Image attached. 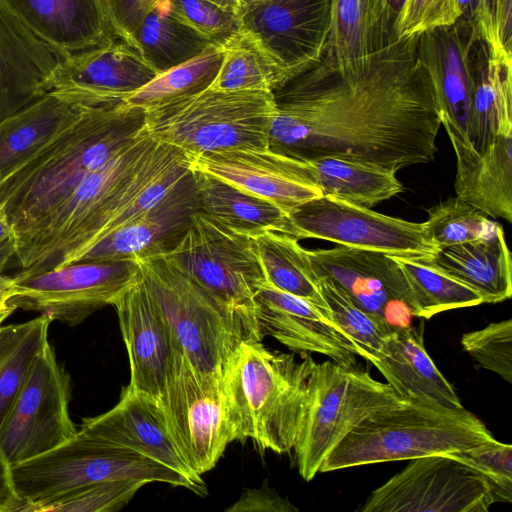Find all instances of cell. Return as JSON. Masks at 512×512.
<instances>
[{
  "label": "cell",
  "mask_w": 512,
  "mask_h": 512,
  "mask_svg": "<svg viewBox=\"0 0 512 512\" xmlns=\"http://www.w3.org/2000/svg\"><path fill=\"white\" fill-rule=\"evenodd\" d=\"M417 36L397 38L356 76L325 52L274 92L269 148L302 160L334 157L395 172L434 160L441 113L417 56Z\"/></svg>",
  "instance_id": "obj_1"
},
{
  "label": "cell",
  "mask_w": 512,
  "mask_h": 512,
  "mask_svg": "<svg viewBox=\"0 0 512 512\" xmlns=\"http://www.w3.org/2000/svg\"><path fill=\"white\" fill-rule=\"evenodd\" d=\"M184 151L141 135L89 174L52 213L17 239L21 274H36L75 262L112 229L143 187Z\"/></svg>",
  "instance_id": "obj_2"
},
{
  "label": "cell",
  "mask_w": 512,
  "mask_h": 512,
  "mask_svg": "<svg viewBox=\"0 0 512 512\" xmlns=\"http://www.w3.org/2000/svg\"><path fill=\"white\" fill-rule=\"evenodd\" d=\"M146 128V112L126 101L88 108L44 149L0 180L4 207L16 238L22 237L92 172L135 141Z\"/></svg>",
  "instance_id": "obj_3"
},
{
  "label": "cell",
  "mask_w": 512,
  "mask_h": 512,
  "mask_svg": "<svg viewBox=\"0 0 512 512\" xmlns=\"http://www.w3.org/2000/svg\"><path fill=\"white\" fill-rule=\"evenodd\" d=\"M316 362L244 339L231 354L222 384L235 441L252 439L282 454L296 442L307 406L308 379Z\"/></svg>",
  "instance_id": "obj_4"
},
{
  "label": "cell",
  "mask_w": 512,
  "mask_h": 512,
  "mask_svg": "<svg viewBox=\"0 0 512 512\" xmlns=\"http://www.w3.org/2000/svg\"><path fill=\"white\" fill-rule=\"evenodd\" d=\"M494 440L486 425L465 408L407 400L361 422L330 452L319 472L451 454Z\"/></svg>",
  "instance_id": "obj_5"
},
{
  "label": "cell",
  "mask_w": 512,
  "mask_h": 512,
  "mask_svg": "<svg viewBox=\"0 0 512 512\" xmlns=\"http://www.w3.org/2000/svg\"><path fill=\"white\" fill-rule=\"evenodd\" d=\"M276 112L273 92L208 88L146 112L156 140L189 156L232 149L269 148Z\"/></svg>",
  "instance_id": "obj_6"
},
{
  "label": "cell",
  "mask_w": 512,
  "mask_h": 512,
  "mask_svg": "<svg viewBox=\"0 0 512 512\" xmlns=\"http://www.w3.org/2000/svg\"><path fill=\"white\" fill-rule=\"evenodd\" d=\"M11 476L22 500L19 512L67 491L113 480L163 482L200 496L207 493L206 488L165 465L80 430L58 447L11 466Z\"/></svg>",
  "instance_id": "obj_7"
},
{
  "label": "cell",
  "mask_w": 512,
  "mask_h": 512,
  "mask_svg": "<svg viewBox=\"0 0 512 512\" xmlns=\"http://www.w3.org/2000/svg\"><path fill=\"white\" fill-rule=\"evenodd\" d=\"M135 261L186 361L201 374L222 377L247 339L236 315L162 253Z\"/></svg>",
  "instance_id": "obj_8"
},
{
  "label": "cell",
  "mask_w": 512,
  "mask_h": 512,
  "mask_svg": "<svg viewBox=\"0 0 512 512\" xmlns=\"http://www.w3.org/2000/svg\"><path fill=\"white\" fill-rule=\"evenodd\" d=\"M406 401L358 365L344 367L331 360L315 363L293 447L301 477L312 480L330 452L373 413Z\"/></svg>",
  "instance_id": "obj_9"
},
{
  "label": "cell",
  "mask_w": 512,
  "mask_h": 512,
  "mask_svg": "<svg viewBox=\"0 0 512 512\" xmlns=\"http://www.w3.org/2000/svg\"><path fill=\"white\" fill-rule=\"evenodd\" d=\"M162 254L232 310L247 339L262 340L253 298L266 278L251 237L198 210L180 238Z\"/></svg>",
  "instance_id": "obj_10"
},
{
  "label": "cell",
  "mask_w": 512,
  "mask_h": 512,
  "mask_svg": "<svg viewBox=\"0 0 512 512\" xmlns=\"http://www.w3.org/2000/svg\"><path fill=\"white\" fill-rule=\"evenodd\" d=\"M70 396V376L48 341L32 362L0 428V452L10 466L42 455L75 435Z\"/></svg>",
  "instance_id": "obj_11"
},
{
  "label": "cell",
  "mask_w": 512,
  "mask_h": 512,
  "mask_svg": "<svg viewBox=\"0 0 512 512\" xmlns=\"http://www.w3.org/2000/svg\"><path fill=\"white\" fill-rule=\"evenodd\" d=\"M138 273L133 259L79 261L36 274L18 272L10 304L15 310L37 311L51 321L76 326L112 305Z\"/></svg>",
  "instance_id": "obj_12"
},
{
  "label": "cell",
  "mask_w": 512,
  "mask_h": 512,
  "mask_svg": "<svg viewBox=\"0 0 512 512\" xmlns=\"http://www.w3.org/2000/svg\"><path fill=\"white\" fill-rule=\"evenodd\" d=\"M288 215L298 240L316 238L414 259H430L439 251L424 222L391 217L324 195L297 206Z\"/></svg>",
  "instance_id": "obj_13"
},
{
  "label": "cell",
  "mask_w": 512,
  "mask_h": 512,
  "mask_svg": "<svg viewBox=\"0 0 512 512\" xmlns=\"http://www.w3.org/2000/svg\"><path fill=\"white\" fill-rule=\"evenodd\" d=\"M494 499L486 480L452 454L410 463L371 492L361 512H487Z\"/></svg>",
  "instance_id": "obj_14"
},
{
  "label": "cell",
  "mask_w": 512,
  "mask_h": 512,
  "mask_svg": "<svg viewBox=\"0 0 512 512\" xmlns=\"http://www.w3.org/2000/svg\"><path fill=\"white\" fill-rule=\"evenodd\" d=\"M158 401L191 470L201 476L214 468L235 441L222 377L201 374L183 358Z\"/></svg>",
  "instance_id": "obj_15"
},
{
  "label": "cell",
  "mask_w": 512,
  "mask_h": 512,
  "mask_svg": "<svg viewBox=\"0 0 512 512\" xmlns=\"http://www.w3.org/2000/svg\"><path fill=\"white\" fill-rule=\"evenodd\" d=\"M331 9L332 0H261L242 8V29L271 57L287 83L324 55Z\"/></svg>",
  "instance_id": "obj_16"
},
{
  "label": "cell",
  "mask_w": 512,
  "mask_h": 512,
  "mask_svg": "<svg viewBox=\"0 0 512 512\" xmlns=\"http://www.w3.org/2000/svg\"><path fill=\"white\" fill-rule=\"evenodd\" d=\"M112 306L129 358L128 385L159 400L184 356L140 272Z\"/></svg>",
  "instance_id": "obj_17"
},
{
  "label": "cell",
  "mask_w": 512,
  "mask_h": 512,
  "mask_svg": "<svg viewBox=\"0 0 512 512\" xmlns=\"http://www.w3.org/2000/svg\"><path fill=\"white\" fill-rule=\"evenodd\" d=\"M192 170L213 175L289 213L322 196L308 161L271 148L232 149L191 156Z\"/></svg>",
  "instance_id": "obj_18"
},
{
  "label": "cell",
  "mask_w": 512,
  "mask_h": 512,
  "mask_svg": "<svg viewBox=\"0 0 512 512\" xmlns=\"http://www.w3.org/2000/svg\"><path fill=\"white\" fill-rule=\"evenodd\" d=\"M253 300L261 339L271 336L291 350L322 354L344 367L357 365L356 344L329 312L267 281Z\"/></svg>",
  "instance_id": "obj_19"
},
{
  "label": "cell",
  "mask_w": 512,
  "mask_h": 512,
  "mask_svg": "<svg viewBox=\"0 0 512 512\" xmlns=\"http://www.w3.org/2000/svg\"><path fill=\"white\" fill-rule=\"evenodd\" d=\"M315 278L338 283L352 300L376 319L389 322L392 307H405L415 314V303L403 271L392 255L343 245L307 250Z\"/></svg>",
  "instance_id": "obj_20"
},
{
  "label": "cell",
  "mask_w": 512,
  "mask_h": 512,
  "mask_svg": "<svg viewBox=\"0 0 512 512\" xmlns=\"http://www.w3.org/2000/svg\"><path fill=\"white\" fill-rule=\"evenodd\" d=\"M478 36L473 25L458 20L453 25L419 34L416 46L433 86L442 126L452 129L468 144L474 86L473 47Z\"/></svg>",
  "instance_id": "obj_21"
},
{
  "label": "cell",
  "mask_w": 512,
  "mask_h": 512,
  "mask_svg": "<svg viewBox=\"0 0 512 512\" xmlns=\"http://www.w3.org/2000/svg\"><path fill=\"white\" fill-rule=\"evenodd\" d=\"M100 441L123 447L165 465L206 488L174 441L158 400L132 389L121 392L119 402L109 411L84 418L79 429Z\"/></svg>",
  "instance_id": "obj_22"
},
{
  "label": "cell",
  "mask_w": 512,
  "mask_h": 512,
  "mask_svg": "<svg viewBox=\"0 0 512 512\" xmlns=\"http://www.w3.org/2000/svg\"><path fill=\"white\" fill-rule=\"evenodd\" d=\"M156 75L133 47L114 40L60 58L47 91H71L99 105L125 100Z\"/></svg>",
  "instance_id": "obj_23"
},
{
  "label": "cell",
  "mask_w": 512,
  "mask_h": 512,
  "mask_svg": "<svg viewBox=\"0 0 512 512\" xmlns=\"http://www.w3.org/2000/svg\"><path fill=\"white\" fill-rule=\"evenodd\" d=\"M196 211L198 203L191 170L150 209L112 230L79 261L136 260L164 253L184 233Z\"/></svg>",
  "instance_id": "obj_24"
},
{
  "label": "cell",
  "mask_w": 512,
  "mask_h": 512,
  "mask_svg": "<svg viewBox=\"0 0 512 512\" xmlns=\"http://www.w3.org/2000/svg\"><path fill=\"white\" fill-rule=\"evenodd\" d=\"M60 58L116 40L104 0H1Z\"/></svg>",
  "instance_id": "obj_25"
},
{
  "label": "cell",
  "mask_w": 512,
  "mask_h": 512,
  "mask_svg": "<svg viewBox=\"0 0 512 512\" xmlns=\"http://www.w3.org/2000/svg\"><path fill=\"white\" fill-rule=\"evenodd\" d=\"M92 104L66 90H50L0 121V180L73 125Z\"/></svg>",
  "instance_id": "obj_26"
},
{
  "label": "cell",
  "mask_w": 512,
  "mask_h": 512,
  "mask_svg": "<svg viewBox=\"0 0 512 512\" xmlns=\"http://www.w3.org/2000/svg\"><path fill=\"white\" fill-rule=\"evenodd\" d=\"M369 362L405 400L448 409L464 408L453 386L427 353L422 325L393 328L380 351Z\"/></svg>",
  "instance_id": "obj_27"
},
{
  "label": "cell",
  "mask_w": 512,
  "mask_h": 512,
  "mask_svg": "<svg viewBox=\"0 0 512 512\" xmlns=\"http://www.w3.org/2000/svg\"><path fill=\"white\" fill-rule=\"evenodd\" d=\"M59 59L0 0V121L48 92Z\"/></svg>",
  "instance_id": "obj_28"
},
{
  "label": "cell",
  "mask_w": 512,
  "mask_h": 512,
  "mask_svg": "<svg viewBox=\"0 0 512 512\" xmlns=\"http://www.w3.org/2000/svg\"><path fill=\"white\" fill-rule=\"evenodd\" d=\"M456 155L455 193L485 215L512 222V133L477 152L444 127Z\"/></svg>",
  "instance_id": "obj_29"
},
{
  "label": "cell",
  "mask_w": 512,
  "mask_h": 512,
  "mask_svg": "<svg viewBox=\"0 0 512 512\" xmlns=\"http://www.w3.org/2000/svg\"><path fill=\"white\" fill-rule=\"evenodd\" d=\"M326 53L344 75L356 76L395 39L390 0H332Z\"/></svg>",
  "instance_id": "obj_30"
},
{
  "label": "cell",
  "mask_w": 512,
  "mask_h": 512,
  "mask_svg": "<svg viewBox=\"0 0 512 512\" xmlns=\"http://www.w3.org/2000/svg\"><path fill=\"white\" fill-rule=\"evenodd\" d=\"M473 66L468 139L481 153L498 136L512 133V58L494 54L478 36Z\"/></svg>",
  "instance_id": "obj_31"
},
{
  "label": "cell",
  "mask_w": 512,
  "mask_h": 512,
  "mask_svg": "<svg viewBox=\"0 0 512 512\" xmlns=\"http://www.w3.org/2000/svg\"><path fill=\"white\" fill-rule=\"evenodd\" d=\"M424 260L472 288L483 303H498L512 296V260L500 224L486 237L441 248Z\"/></svg>",
  "instance_id": "obj_32"
},
{
  "label": "cell",
  "mask_w": 512,
  "mask_h": 512,
  "mask_svg": "<svg viewBox=\"0 0 512 512\" xmlns=\"http://www.w3.org/2000/svg\"><path fill=\"white\" fill-rule=\"evenodd\" d=\"M192 172L199 211L249 237L264 231L295 237L288 213L277 205L213 175Z\"/></svg>",
  "instance_id": "obj_33"
},
{
  "label": "cell",
  "mask_w": 512,
  "mask_h": 512,
  "mask_svg": "<svg viewBox=\"0 0 512 512\" xmlns=\"http://www.w3.org/2000/svg\"><path fill=\"white\" fill-rule=\"evenodd\" d=\"M308 162L324 196L371 208L403 191L395 171L373 163L334 157Z\"/></svg>",
  "instance_id": "obj_34"
},
{
  "label": "cell",
  "mask_w": 512,
  "mask_h": 512,
  "mask_svg": "<svg viewBox=\"0 0 512 512\" xmlns=\"http://www.w3.org/2000/svg\"><path fill=\"white\" fill-rule=\"evenodd\" d=\"M129 45L157 74L183 64L216 46L175 17L161 0L142 20Z\"/></svg>",
  "instance_id": "obj_35"
},
{
  "label": "cell",
  "mask_w": 512,
  "mask_h": 512,
  "mask_svg": "<svg viewBox=\"0 0 512 512\" xmlns=\"http://www.w3.org/2000/svg\"><path fill=\"white\" fill-rule=\"evenodd\" d=\"M251 238L268 283L330 313L315 283L305 248L297 238L274 231H264Z\"/></svg>",
  "instance_id": "obj_36"
},
{
  "label": "cell",
  "mask_w": 512,
  "mask_h": 512,
  "mask_svg": "<svg viewBox=\"0 0 512 512\" xmlns=\"http://www.w3.org/2000/svg\"><path fill=\"white\" fill-rule=\"evenodd\" d=\"M218 74L210 86L223 91L275 92L286 84L283 72L257 41L243 29L224 47Z\"/></svg>",
  "instance_id": "obj_37"
},
{
  "label": "cell",
  "mask_w": 512,
  "mask_h": 512,
  "mask_svg": "<svg viewBox=\"0 0 512 512\" xmlns=\"http://www.w3.org/2000/svg\"><path fill=\"white\" fill-rule=\"evenodd\" d=\"M223 56V47L212 46L199 56L156 75L124 101L147 112L198 94L214 82Z\"/></svg>",
  "instance_id": "obj_38"
},
{
  "label": "cell",
  "mask_w": 512,
  "mask_h": 512,
  "mask_svg": "<svg viewBox=\"0 0 512 512\" xmlns=\"http://www.w3.org/2000/svg\"><path fill=\"white\" fill-rule=\"evenodd\" d=\"M52 321L41 315L0 326V428L37 354L48 342Z\"/></svg>",
  "instance_id": "obj_39"
},
{
  "label": "cell",
  "mask_w": 512,
  "mask_h": 512,
  "mask_svg": "<svg viewBox=\"0 0 512 512\" xmlns=\"http://www.w3.org/2000/svg\"><path fill=\"white\" fill-rule=\"evenodd\" d=\"M393 257L403 271L413 296L414 316L430 319L447 310L483 304L482 297L476 291L435 268L427 260Z\"/></svg>",
  "instance_id": "obj_40"
},
{
  "label": "cell",
  "mask_w": 512,
  "mask_h": 512,
  "mask_svg": "<svg viewBox=\"0 0 512 512\" xmlns=\"http://www.w3.org/2000/svg\"><path fill=\"white\" fill-rule=\"evenodd\" d=\"M315 283L335 322L354 341L359 356L369 362L380 351L393 327L359 307L332 279L319 277L315 278Z\"/></svg>",
  "instance_id": "obj_41"
},
{
  "label": "cell",
  "mask_w": 512,
  "mask_h": 512,
  "mask_svg": "<svg viewBox=\"0 0 512 512\" xmlns=\"http://www.w3.org/2000/svg\"><path fill=\"white\" fill-rule=\"evenodd\" d=\"M427 212L425 227L439 249L486 237L499 225L457 196L432 206Z\"/></svg>",
  "instance_id": "obj_42"
},
{
  "label": "cell",
  "mask_w": 512,
  "mask_h": 512,
  "mask_svg": "<svg viewBox=\"0 0 512 512\" xmlns=\"http://www.w3.org/2000/svg\"><path fill=\"white\" fill-rule=\"evenodd\" d=\"M146 483L113 480L76 488L42 502L26 512H113L122 509Z\"/></svg>",
  "instance_id": "obj_43"
},
{
  "label": "cell",
  "mask_w": 512,
  "mask_h": 512,
  "mask_svg": "<svg viewBox=\"0 0 512 512\" xmlns=\"http://www.w3.org/2000/svg\"><path fill=\"white\" fill-rule=\"evenodd\" d=\"M179 20L224 47L242 29L241 16L210 0H161Z\"/></svg>",
  "instance_id": "obj_44"
},
{
  "label": "cell",
  "mask_w": 512,
  "mask_h": 512,
  "mask_svg": "<svg viewBox=\"0 0 512 512\" xmlns=\"http://www.w3.org/2000/svg\"><path fill=\"white\" fill-rule=\"evenodd\" d=\"M463 349L483 368L512 382V320L493 322L463 334Z\"/></svg>",
  "instance_id": "obj_45"
},
{
  "label": "cell",
  "mask_w": 512,
  "mask_h": 512,
  "mask_svg": "<svg viewBox=\"0 0 512 512\" xmlns=\"http://www.w3.org/2000/svg\"><path fill=\"white\" fill-rule=\"evenodd\" d=\"M488 483L494 502H512V446L494 440L456 453Z\"/></svg>",
  "instance_id": "obj_46"
},
{
  "label": "cell",
  "mask_w": 512,
  "mask_h": 512,
  "mask_svg": "<svg viewBox=\"0 0 512 512\" xmlns=\"http://www.w3.org/2000/svg\"><path fill=\"white\" fill-rule=\"evenodd\" d=\"M461 17L456 0H405L394 35L403 38L455 24Z\"/></svg>",
  "instance_id": "obj_47"
},
{
  "label": "cell",
  "mask_w": 512,
  "mask_h": 512,
  "mask_svg": "<svg viewBox=\"0 0 512 512\" xmlns=\"http://www.w3.org/2000/svg\"><path fill=\"white\" fill-rule=\"evenodd\" d=\"M113 31L128 45L147 13L160 0H104Z\"/></svg>",
  "instance_id": "obj_48"
},
{
  "label": "cell",
  "mask_w": 512,
  "mask_h": 512,
  "mask_svg": "<svg viewBox=\"0 0 512 512\" xmlns=\"http://www.w3.org/2000/svg\"><path fill=\"white\" fill-rule=\"evenodd\" d=\"M227 512H295L298 511L288 499L265 485L260 488L244 489L239 499Z\"/></svg>",
  "instance_id": "obj_49"
},
{
  "label": "cell",
  "mask_w": 512,
  "mask_h": 512,
  "mask_svg": "<svg viewBox=\"0 0 512 512\" xmlns=\"http://www.w3.org/2000/svg\"><path fill=\"white\" fill-rule=\"evenodd\" d=\"M17 238L8 214L0 206V274L8 268L9 263L16 258Z\"/></svg>",
  "instance_id": "obj_50"
},
{
  "label": "cell",
  "mask_w": 512,
  "mask_h": 512,
  "mask_svg": "<svg viewBox=\"0 0 512 512\" xmlns=\"http://www.w3.org/2000/svg\"><path fill=\"white\" fill-rule=\"evenodd\" d=\"M21 504L13 486L11 466L0 452V512H19Z\"/></svg>",
  "instance_id": "obj_51"
},
{
  "label": "cell",
  "mask_w": 512,
  "mask_h": 512,
  "mask_svg": "<svg viewBox=\"0 0 512 512\" xmlns=\"http://www.w3.org/2000/svg\"><path fill=\"white\" fill-rule=\"evenodd\" d=\"M511 0H480L476 29L492 52L496 51L493 16L496 4L507 3Z\"/></svg>",
  "instance_id": "obj_52"
},
{
  "label": "cell",
  "mask_w": 512,
  "mask_h": 512,
  "mask_svg": "<svg viewBox=\"0 0 512 512\" xmlns=\"http://www.w3.org/2000/svg\"><path fill=\"white\" fill-rule=\"evenodd\" d=\"M15 293V279L5 274H0V326L14 311L10 299Z\"/></svg>",
  "instance_id": "obj_53"
},
{
  "label": "cell",
  "mask_w": 512,
  "mask_h": 512,
  "mask_svg": "<svg viewBox=\"0 0 512 512\" xmlns=\"http://www.w3.org/2000/svg\"><path fill=\"white\" fill-rule=\"evenodd\" d=\"M456 2L461 13L459 20L476 28L480 0H456Z\"/></svg>",
  "instance_id": "obj_54"
},
{
  "label": "cell",
  "mask_w": 512,
  "mask_h": 512,
  "mask_svg": "<svg viewBox=\"0 0 512 512\" xmlns=\"http://www.w3.org/2000/svg\"><path fill=\"white\" fill-rule=\"evenodd\" d=\"M224 8H227L241 16L242 4L240 0H210Z\"/></svg>",
  "instance_id": "obj_55"
},
{
  "label": "cell",
  "mask_w": 512,
  "mask_h": 512,
  "mask_svg": "<svg viewBox=\"0 0 512 512\" xmlns=\"http://www.w3.org/2000/svg\"><path fill=\"white\" fill-rule=\"evenodd\" d=\"M404 1L405 0H390V5H391L392 13L395 17V22H396L398 14L403 6Z\"/></svg>",
  "instance_id": "obj_56"
},
{
  "label": "cell",
  "mask_w": 512,
  "mask_h": 512,
  "mask_svg": "<svg viewBox=\"0 0 512 512\" xmlns=\"http://www.w3.org/2000/svg\"><path fill=\"white\" fill-rule=\"evenodd\" d=\"M241 1V4H242V8L246 5H249V4H252V3H255V2H259L261 0H240Z\"/></svg>",
  "instance_id": "obj_57"
}]
</instances>
